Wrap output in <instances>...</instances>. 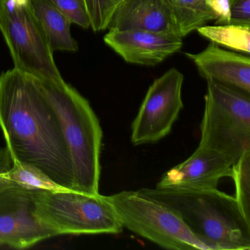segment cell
I'll use <instances>...</instances> for the list:
<instances>
[{
	"label": "cell",
	"instance_id": "5",
	"mask_svg": "<svg viewBox=\"0 0 250 250\" xmlns=\"http://www.w3.org/2000/svg\"><path fill=\"white\" fill-rule=\"evenodd\" d=\"M124 228L170 250H208L178 212L163 202L137 191L107 196Z\"/></svg>",
	"mask_w": 250,
	"mask_h": 250
},
{
	"label": "cell",
	"instance_id": "4",
	"mask_svg": "<svg viewBox=\"0 0 250 250\" xmlns=\"http://www.w3.org/2000/svg\"><path fill=\"white\" fill-rule=\"evenodd\" d=\"M36 212L54 236L116 235L124 229L107 196L74 190L38 191Z\"/></svg>",
	"mask_w": 250,
	"mask_h": 250
},
{
	"label": "cell",
	"instance_id": "7",
	"mask_svg": "<svg viewBox=\"0 0 250 250\" xmlns=\"http://www.w3.org/2000/svg\"><path fill=\"white\" fill-rule=\"evenodd\" d=\"M0 33L14 68L44 81H64L30 0H0Z\"/></svg>",
	"mask_w": 250,
	"mask_h": 250
},
{
	"label": "cell",
	"instance_id": "23",
	"mask_svg": "<svg viewBox=\"0 0 250 250\" xmlns=\"http://www.w3.org/2000/svg\"><path fill=\"white\" fill-rule=\"evenodd\" d=\"M229 1H230V2H232V0H229ZM231 4V3H230Z\"/></svg>",
	"mask_w": 250,
	"mask_h": 250
},
{
	"label": "cell",
	"instance_id": "2",
	"mask_svg": "<svg viewBox=\"0 0 250 250\" xmlns=\"http://www.w3.org/2000/svg\"><path fill=\"white\" fill-rule=\"evenodd\" d=\"M140 190L178 212L208 250H250V223L232 196L218 188Z\"/></svg>",
	"mask_w": 250,
	"mask_h": 250
},
{
	"label": "cell",
	"instance_id": "17",
	"mask_svg": "<svg viewBox=\"0 0 250 250\" xmlns=\"http://www.w3.org/2000/svg\"><path fill=\"white\" fill-rule=\"evenodd\" d=\"M10 181L22 188L39 191H58L67 189L52 181L39 168L13 159V165L8 172Z\"/></svg>",
	"mask_w": 250,
	"mask_h": 250
},
{
	"label": "cell",
	"instance_id": "19",
	"mask_svg": "<svg viewBox=\"0 0 250 250\" xmlns=\"http://www.w3.org/2000/svg\"><path fill=\"white\" fill-rule=\"evenodd\" d=\"M90 19V28L95 33L107 30L109 21L124 0H84Z\"/></svg>",
	"mask_w": 250,
	"mask_h": 250
},
{
	"label": "cell",
	"instance_id": "22",
	"mask_svg": "<svg viewBox=\"0 0 250 250\" xmlns=\"http://www.w3.org/2000/svg\"><path fill=\"white\" fill-rule=\"evenodd\" d=\"M13 165V159L6 147L0 148V190L12 185L8 172Z\"/></svg>",
	"mask_w": 250,
	"mask_h": 250
},
{
	"label": "cell",
	"instance_id": "12",
	"mask_svg": "<svg viewBox=\"0 0 250 250\" xmlns=\"http://www.w3.org/2000/svg\"><path fill=\"white\" fill-rule=\"evenodd\" d=\"M111 29L171 33L181 38L172 0H124L109 21L107 30Z\"/></svg>",
	"mask_w": 250,
	"mask_h": 250
},
{
	"label": "cell",
	"instance_id": "20",
	"mask_svg": "<svg viewBox=\"0 0 250 250\" xmlns=\"http://www.w3.org/2000/svg\"><path fill=\"white\" fill-rule=\"evenodd\" d=\"M72 24L84 30L90 27V19L84 0H49Z\"/></svg>",
	"mask_w": 250,
	"mask_h": 250
},
{
	"label": "cell",
	"instance_id": "16",
	"mask_svg": "<svg viewBox=\"0 0 250 250\" xmlns=\"http://www.w3.org/2000/svg\"><path fill=\"white\" fill-rule=\"evenodd\" d=\"M197 33L210 42L249 55L250 53V26L204 25Z\"/></svg>",
	"mask_w": 250,
	"mask_h": 250
},
{
	"label": "cell",
	"instance_id": "15",
	"mask_svg": "<svg viewBox=\"0 0 250 250\" xmlns=\"http://www.w3.org/2000/svg\"><path fill=\"white\" fill-rule=\"evenodd\" d=\"M172 3L182 39L209 21L217 20L207 0H172Z\"/></svg>",
	"mask_w": 250,
	"mask_h": 250
},
{
	"label": "cell",
	"instance_id": "9",
	"mask_svg": "<svg viewBox=\"0 0 250 250\" xmlns=\"http://www.w3.org/2000/svg\"><path fill=\"white\" fill-rule=\"evenodd\" d=\"M38 191L16 184L0 190V245L24 250L55 237L36 215Z\"/></svg>",
	"mask_w": 250,
	"mask_h": 250
},
{
	"label": "cell",
	"instance_id": "1",
	"mask_svg": "<svg viewBox=\"0 0 250 250\" xmlns=\"http://www.w3.org/2000/svg\"><path fill=\"white\" fill-rule=\"evenodd\" d=\"M0 128L14 161L33 165L74 189L61 124L37 78L15 68L0 74Z\"/></svg>",
	"mask_w": 250,
	"mask_h": 250
},
{
	"label": "cell",
	"instance_id": "21",
	"mask_svg": "<svg viewBox=\"0 0 250 250\" xmlns=\"http://www.w3.org/2000/svg\"><path fill=\"white\" fill-rule=\"evenodd\" d=\"M229 24L250 26V0H232Z\"/></svg>",
	"mask_w": 250,
	"mask_h": 250
},
{
	"label": "cell",
	"instance_id": "10",
	"mask_svg": "<svg viewBox=\"0 0 250 250\" xmlns=\"http://www.w3.org/2000/svg\"><path fill=\"white\" fill-rule=\"evenodd\" d=\"M234 163L225 155L199 146L187 160L167 171L156 188L214 189L222 178H230Z\"/></svg>",
	"mask_w": 250,
	"mask_h": 250
},
{
	"label": "cell",
	"instance_id": "11",
	"mask_svg": "<svg viewBox=\"0 0 250 250\" xmlns=\"http://www.w3.org/2000/svg\"><path fill=\"white\" fill-rule=\"evenodd\" d=\"M104 42L128 63L155 66L179 52L183 39L171 33L111 29Z\"/></svg>",
	"mask_w": 250,
	"mask_h": 250
},
{
	"label": "cell",
	"instance_id": "13",
	"mask_svg": "<svg viewBox=\"0 0 250 250\" xmlns=\"http://www.w3.org/2000/svg\"><path fill=\"white\" fill-rule=\"evenodd\" d=\"M185 55L206 81L216 82L250 94L249 55L225 50L213 42L200 53Z\"/></svg>",
	"mask_w": 250,
	"mask_h": 250
},
{
	"label": "cell",
	"instance_id": "14",
	"mask_svg": "<svg viewBox=\"0 0 250 250\" xmlns=\"http://www.w3.org/2000/svg\"><path fill=\"white\" fill-rule=\"evenodd\" d=\"M30 1L52 52H77L79 44L71 35V21L49 0Z\"/></svg>",
	"mask_w": 250,
	"mask_h": 250
},
{
	"label": "cell",
	"instance_id": "8",
	"mask_svg": "<svg viewBox=\"0 0 250 250\" xmlns=\"http://www.w3.org/2000/svg\"><path fill=\"white\" fill-rule=\"evenodd\" d=\"M184 80L182 73L172 68L153 81L131 124L134 146L158 143L171 132L184 108Z\"/></svg>",
	"mask_w": 250,
	"mask_h": 250
},
{
	"label": "cell",
	"instance_id": "18",
	"mask_svg": "<svg viewBox=\"0 0 250 250\" xmlns=\"http://www.w3.org/2000/svg\"><path fill=\"white\" fill-rule=\"evenodd\" d=\"M230 178L235 183L234 197L243 216L250 223V149L246 150L232 165Z\"/></svg>",
	"mask_w": 250,
	"mask_h": 250
},
{
	"label": "cell",
	"instance_id": "6",
	"mask_svg": "<svg viewBox=\"0 0 250 250\" xmlns=\"http://www.w3.org/2000/svg\"><path fill=\"white\" fill-rule=\"evenodd\" d=\"M199 146L236 162L250 149V94L207 81Z\"/></svg>",
	"mask_w": 250,
	"mask_h": 250
},
{
	"label": "cell",
	"instance_id": "3",
	"mask_svg": "<svg viewBox=\"0 0 250 250\" xmlns=\"http://www.w3.org/2000/svg\"><path fill=\"white\" fill-rule=\"evenodd\" d=\"M39 80L61 124L72 166L73 190L99 194L103 139L99 118L88 101L65 80Z\"/></svg>",
	"mask_w": 250,
	"mask_h": 250
}]
</instances>
